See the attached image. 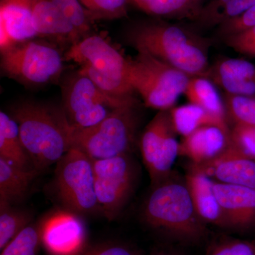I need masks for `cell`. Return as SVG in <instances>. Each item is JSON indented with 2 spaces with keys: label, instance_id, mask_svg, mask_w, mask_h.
Here are the masks:
<instances>
[{
  "label": "cell",
  "instance_id": "8",
  "mask_svg": "<svg viewBox=\"0 0 255 255\" xmlns=\"http://www.w3.org/2000/svg\"><path fill=\"white\" fill-rule=\"evenodd\" d=\"M55 187L68 211L80 215L99 210L93 159L79 149L70 147L57 162Z\"/></svg>",
  "mask_w": 255,
  "mask_h": 255
},
{
  "label": "cell",
  "instance_id": "16",
  "mask_svg": "<svg viewBox=\"0 0 255 255\" xmlns=\"http://www.w3.org/2000/svg\"><path fill=\"white\" fill-rule=\"evenodd\" d=\"M33 26L38 37H48L70 47L82 39L81 35L53 0H31Z\"/></svg>",
  "mask_w": 255,
  "mask_h": 255
},
{
  "label": "cell",
  "instance_id": "37",
  "mask_svg": "<svg viewBox=\"0 0 255 255\" xmlns=\"http://www.w3.org/2000/svg\"><path fill=\"white\" fill-rule=\"evenodd\" d=\"M152 1H154V0H130V2L135 4L139 9H141L142 6Z\"/></svg>",
  "mask_w": 255,
  "mask_h": 255
},
{
  "label": "cell",
  "instance_id": "32",
  "mask_svg": "<svg viewBox=\"0 0 255 255\" xmlns=\"http://www.w3.org/2000/svg\"><path fill=\"white\" fill-rule=\"evenodd\" d=\"M230 136L233 145L255 160V127L234 125Z\"/></svg>",
  "mask_w": 255,
  "mask_h": 255
},
{
  "label": "cell",
  "instance_id": "35",
  "mask_svg": "<svg viewBox=\"0 0 255 255\" xmlns=\"http://www.w3.org/2000/svg\"><path fill=\"white\" fill-rule=\"evenodd\" d=\"M221 33L225 37L255 26V5L238 17L228 20L219 25Z\"/></svg>",
  "mask_w": 255,
  "mask_h": 255
},
{
  "label": "cell",
  "instance_id": "27",
  "mask_svg": "<svg viewBox=\"0 0 255 255\" xmlns=\"http://www.w3.org/2000/svg\"><path fill=\"white\" fill-rule=\"evenodd\" d=\"M82 38L90 35L95 20L78 0H53Z\"/></svg>",
  "mask_w": 255,
  "mask_h": 255
},
{
  "label": "cell",
  "instance_id": "9",
  "mask_svg": "<svg viewBox=\"0 0 255 255\" xmlns=\"http://www.w3.org/2000/svg\"><path fill=\"white\" fill-rule=\"evenodd\" d=\"M96 195L99 210L113 221L133 192L137 179L136 165L129 153L93 160Z\"/></svg>",
  "mask_w": 255,
  "mask_h": 255
},
{
  "label": "cell",
  "instance_id": "20",
  "mask_svg": "<svg viewBox=\"0 0 255 255\" xmlns=\"http://www.w3.org/2000/svg\"><path fill=\"white\" fill-rule=\"evenodd\" d=\"M37 170L16 167L0 157V204H12L26 197Z\"/></svg>",
  "mask_w": 255,
  "mask_h": 255
},
{
  "label": "cell",
  "instance_id": "2",
  "mask_svg": "<svg viewBox=\"0 0 255 255\" xmlns=\"http://www.w3.org/2000/svg\"><path fill=\"white\" fill-rule=\"evenodd\" d=\"M170 175L152 185L142 208V218L150 228L174 239L199 243L207 236L206 224L196 213L185 181Z\"/></svg>",
  "mask_w": 255,
  "mask_h": 255
},
{
  "label": "cell",
  "instance_id": "28",
  "mask_svg": "<svg viewBox=\"0 0 255 255\" xmlns=\"http://www.w3.org/2000/svg\"><path fill=\"white\" fill-rule=\"evenodd\" d=\"M97 20H112L127 16L130 0H78Z\"/></svg>",
  "mask_w": 255,
  "mask_h": 255
},
{
  "label": "cell",
  "instance_id": "18",
  "mask_svg": "<svg viewBox=\"0 0 255 255\" xmlns=\"http://www.w3.org/2000/svg\"><path fill=\"white\" fill-rule=\"evenodd\" d=\"M208 75L226 94L255 98V65L248 60L238 58L221 60L214 68H210Z\"/></svg>",
  "mask_w": 255,
  "mask_h": 255
},
{
  "label": "cell",
  "instance_id": "29",
  "mask_svg": "<svg viewBox=\"0 0 255 255\" xmlns=\"http://www.w3.org/2000/svg\"><path fill=\"white\" fill-rule=\"evenodd\" d=\"M199 0H154L142 6L141 10L147 14L163 17H174L191 11L196 16L194 7Z\"/></svg>",
  "mask_w": 255,
  "mask_h": 255
},
{
  "label": "cell",
  "instance_id": "30",
  "mask_svg": "<svg viewBox=\"0 0 255 255\" xmlns=\"http://www.w3.org/2000/svg\"><path fill=\"white\" fill-rule=\"evenodd\" d=\"M206 255H255V244L239 239L225 238L211 244Z\"/></svg>",
  "mask_w": 255,
  "mask_h": 255
},
{
  "label": "cell",
  "instance_id": "15",
  "mask_svg": "<svg viewBox=\"0 0 255 255\" xmlns=\"http://www.w3.org/2000/svg\"><path fill=\"white\" fill-rule=\"evenodd\" d=\"M214 190L228 227L247 230L255 226V189L214 182Z\"/></svg>",
  "mask_w": 255,
  "mask_h": 255
},
{
  "label": "cell",
  "instance_id": "1",
  "mask_svg": "<svg viewBox=\"0 0 255 255\" xmlns=\"http://www.w3.org/2000/svg\"><path fill=\"white\" fill-rule=\"evenodd\" d=\"M128 41L137 51L158 58L190 77H207V46L192 32L162 22L142 23L132 28Z\"/></svg>",
  "mask_w": 255,
  "mask_h": 255
},
{
  "label": "cell",
  "instance_id": "22",
  "mask_svg": "<svg viewBox=\"0 0 255 255\" xmlns=\"http://www.w3.org/2000/svg\"><path fill=\"white\" fill-rule=\"evenodd\" d=\"M0 157L26 169L31 159L21 142L17 124L4 112H0Z\"/></svg>",
  "mask_w": 255,
  "mask_h": 255
},
{
  "label": "cell",
  "instance_id": "36",
  "mask_svg": "<svg viewBox=\"0 0 255 255\" xmlns=\"http://www.w3.org/2000/svg\"><path fill=\"white\" fill-rule=\"evenodd\" d=\"M231 0H210L207 4L199 9L195 18L201 24L206 25L209 18Z\"/></svg>",
  "mask_w": 255,
  "mask_h": 255
},
{
  "label": "cell",
  "instance_id": "23",
  "mask_svg": "<svg viewBox=\"0 0 255 255\" xmlns=\"http://www.w3.org/2000/svg\"><path fill=\"white\" fill-rule=\"evenodd\" d=\"M184 95L191 104L199 106L209 113L228 121L224 102L214 82L206 77H191Z\"/></svg>",
  "mask_w": 255,
  "mask_h": 255
},
{
  "label": "cell",
  "instance_id": "7",
  "mask_svg": "<svg viewBox=\"0 0 255 255\" xmlns=\"http://www.w3.org/2000/svg\"><path fill=\"white\" fill-rule=\"evenodd\" d=\"M63 85L65 117L71 127L78 128L93 127L116 109L137 102L134 97L123 98L107 94L78 71Z\"/></svg>",
  "mask_w": 255,
  "mask_h": 255
},
{
  "label": "cell",
  "instance_id": "24",
  "mask_svg": "<svg viewBox=\"0 0 255 255\" xmlns=\"http://www.w3.org/2000/svg\"><path fill=\"white\" fill-rule=\"evenodd\" d=\"M32 216L29 211L0 204V251L31 224Z\"/></svg>",
  "mask_w": 255,
  "mask_h": 255
},
{
  "label": "cell",
  "instance_id": "17",
  "mask_svg": "<svg viewBox=\"0 0 255 255\" xmlns=\"http://www.w3.org/2000/svg\"><path fill=\"white\" fill-rule=\"evenodd\" d=\"M231 132L208 126L196 129L179 143V155L187 157L191 164L199 165L212 160L229 145Z\"/></svg>",
  "mask_w": 255,
  "mask_h": 255
},
{
  "label": "cell",
  "instance_id": "14",
  "mask_svg": "<svg viewBox=\"0 0 255 255\" xmlns=\"http://www.w3.org/2000/svg\"><path fill=\"white\" fill-rule=\"evenodd\" d=\"M36 37L31 0H0L1 52Z\"/></svg>",
  "mask_w": 255,
  "mask_h": 255
},
{
  "label": "cell",
  "instance_id": "19",
  "mask_svg": "<svg viewBox=\"0 0 255 255\" xmlns=\"http://www.w3.org/2000/svg\"><path fill=\"white\" fill-rule=\"evenodd\" d=\"M185 182L196 213L206 224L228 228L222 209L214 190V181L205 174L191 167Z\"/></svg>",
  "mask_w": 255,
  "mask_h": 255
},
{
  "label": "cell",
  "instance_id": "26",
  "mask_svg": "<svg viewBox=\"0 0 255 255\" xmlns=\"http://www.w3.org/2000/svg\"><path fill=\"white\" fill-rule=\"evenodd\" d=\"M226 117L234 125L255 127V98L226 94L224 101Z\"/></svg>",
  "mask_w": 255,
  "mask_h": 255
},
{
  "label": "cell",
  "instance_id": "33",
  "mask_svg": "<svg viewBox=\"0 0 255 255\" xmlns=\"http://www.w3.org/2000/svg\"><path fill=\"white\" fill-rule=\"evenodd\" d=\"M225 41L235 51L255 57V26L225 37Z\"/></svg>",
  "mask_w": 255,
  "mask_h": 255
},
{
  "label": "cell",
  "instance_id": "21",
  "mask_svg": "<svg viewBox=\"0 0 255 255\" xmlns=\"http://www.w3.org/2000/svg\"><path fill=\"white\" fill-rule=\"evenodd\" d=\"M169 114L174 130L183 137L199 128L208 126L220 127L231 132L227 120L216 117L193 104L173 107L169 110Z\"/></svg>",
  "mask_w": 255,
  "mask_h": 255
},
{
  "label": "cell",
  "instance_id": "4",
  "mask_svg": "<svg viewBox=\"0 0 255 255\" xmlns=\"http://www.w3.org/2000/svg\"><path fill=\"white\" fill-rule=\"evenodd\" d=\"M139 123L137 102L116 109L93 127L78 128L68 123L70 147L79 149L93 160L129 153Z\"/></svg>",
  "mask_w": 255,
  "mask_h": 255
},
{
  "label": "cell",
  "instance_id": "10",
  "mask_svg": "<svg viewBox=\"0 0 255 255\" xmlns=\"http://www.w3.org/2000/svg\"><path fill=\"white\" fill-rule=\"evenodd\" d=\"M176 134L169 111L159 112L142 132L140 152L152 185L171 174L179 152Z\"/></svg>",
  "mask_w": 255,
  "mask_h": 255
},
{
  "label": "cell",
  "instance_id": "12",
  "mask_svg": "<svg viewBox=\"0 0 255 255\" xmlns=\"http://www.w3.org/2000/svg\"><path fill=\"white\" fill-rule=\"evenodd\" d=\"M191 167L205 174L214 182L255 189V160L230 141L219 156L206 163Z\"/></svg>",
  "mask_w": 255,
  "mask_h": 255
},
{
  "label": "cell",
  "instance_id": "5",
  "mask_svg": "<svg viewBox=\"0 0 255 255\" xmlns=\"http://www.w3.org/2000/svg\"><path fill=\"white\" fill-rule=\"evenodd\" d=\"M129 81L149 108L169 111L183 95L191 77L143 51L129 58Z\"/></svg>",
  "mask_w": 255,
  "mask_h": 255
},
{
  "label": "cell",
  "instance_id": "6",
  "mask_svg": "<svg viewBox=\"0 0 255 255\" xmlns=\"http://www.w3.org/2000/svg\"><path fill=\"white\" fill-rule=\"evenodd\" d=\"M1 68L9 78L27 85L53 82L63 71V57L56 46L31 39L1 52Z\"/></svg>",
  "mask_w": 255,
  "mask_h": 255
},
{
  "label": "cell",
  "instance_id": "31",
  "mask_svg": "<svg viewBox=\"0 0 255 255\" xmlns=\"http://www.w3.org/2000/svg\"><path fill=\"white\" fill-rule=\"evenodd\" d=\"M255 5V0H231L228 4L218 10L206 23L209 25H221L228 20L238 17L251 9Z\"/></svg>",
  "mask_w": 255,
  "mask_h": 255
},
{
  "label": "cell",
  "instance_id": "25",
  "mask_svg": "<svg viewBox=\"0 0 255 255\" xmlns=\"http://www.w3.org/2000/svg\"><path fill=\"white\" fill-rule=\"evenodd\" d=\"M41 244V225L30 224L1 250L0 255H38Z\"/></svg>",
  "mask_w": 255,
  "mask_h": 255
},
{
  "label": "cell",
  "instance_id": "13",
  "mask_svg": "<svg viewBox=\"0 0 255 255\" xmlns=\"http://www.w3.org/2000/svg\"><path fill=\"white\" fill-rule=\"evenodd\" d=\"M42 242L55 255H75L83 249L85 227L78 214L59 211L41 225Z\"/></svg>",
  "mask_w": 255,
  "mask_h": 255
},
{
  "label": "cell",
  "instance_id": "34",
  "mask_svg": "<svg viewBox=\"0 0 255 255\" xmlns=\"http://www.w3.org/2000/svg\"><path fill=\"white\" fill-rule=\"evenodd\" d=\"M75 255H142L133 247L117 242L100 243L82 250Z\"/></svg>",
  "mask_w": 255,
  "mask_h": 255
},
{
  "label": "cell",
  "instance_id": "38",
  "mask_svg": "<svg viewBox=\"0 0 255 255\" xmlns=\"http://www.w3.org/2000/svg\"><path fill=\"white\" fill-rule=\"evenodd\" d=\"M152 255H184L179 252L175 251H162L157 252Z\"/></svg>",
  "mask_w": 255,
  "mask_h": 255
},
{
  "label": "cell",
  "instance_id": "3",
  "mask_svg": "<svg viewBox=\"0 0 255 255\" xmlns=\"http://www.w3.org/2000/svg\"><path fill=\"white\" fill-rule=\"evenodd\" d=\"M11 117L17 124L23 147L36 170L58 162L70 148L65 114L35 102L14 107Z\"/></svg>",
  "mask_w": 255,
  "mask_h": 255
},
{
  "label": "cell",
  "instance_id": "11",
  "mask_svg": "<svg viewBox=\"0 0 255 255\" xmlns=\"http://www.w3.org/2000/svg\"><path fill=\"white\" fill-rule=\"evenodd\" d=\"M64 57L107 78L130 83L129 58L105 36L87 35L70 46Z\"/></svg>",
  "mask_w": 255,
  "mask_h": 255
}]
</instances>
